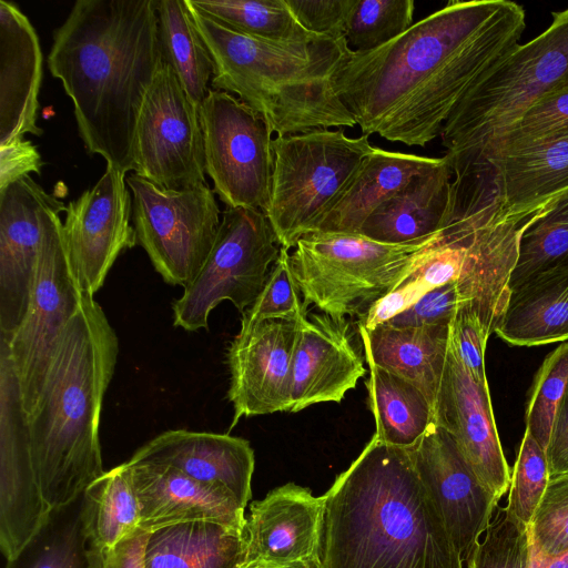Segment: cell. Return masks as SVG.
Returning <instances> with one entry per match:
<instances>
[{
	"label": "cell",
	"instance_id": "43",
	"mask_svg": "<svg viewBox=\"0 0 568 568\" xmlns=\"http://www.w3.org/2000/svg\"><path fill=\"white\" fill-rule=\"evenodd\" d=\"M528 531L534 551L547 557L568 551V473L550 477Z\"/></svg>",
	"mask_w": 568,
	"mask_h": 568
},
{
	"label": "cell",
	"instance_id": "6",
	"mask_svg": "<svg viewBox=\"0 0 568 568\" xmlns=\"http://www.w3.org/2000/svg\"><path fill=\"white\" fill-rule=\"evenodd\" d=\"M568 82V8L549 27L518 44L467 91L445 122L440 139L454 173L486 150L544 95Z\"/></svg>",
	"mask_w": 568,
	"mask_h": 568
},
{
	"label": "cell",
	"instance_id": "33",
	"mask_svg": "<svg viewBox=\"0 0 568 568\" xmlns=\"http://www.w3.org/2000/svg\"><path fill=\"white\" fill-rule=\"evenodd\" d=\"M156 17L163 61L174 71L190 101L199 109L214 73L212 57L185 0H156Z\"/></svg>",
	"mask_w": 568,
	"mask_h": 568
},
{
	"label": "cell",
	"instance_id": "14",
	"mask_svg": "<svg viewBox=\"0 0 568 568\" xmlns=\"http://www.w3.org/2000/svg\"><path fill=\"white\" fill-rule=\"evenodd\" d=\"M50 510L37 478L17 375L0 341V547L7 560L32 538Z\"/></svg>",
	"mask_w": 568,
	"mask_h": 568
},
{
	"label": "cell",
	"instance_id": "45",
	"mask_svg": "<svg viewBox=\"0 0 568 568\" xmlns=\"http://www.w3.org/2000/svg\"><path fill=\"white\" fill-rule=\"evenodd\" d=\"M463 306L457 282L436 287L390 320L382 323L393 327L449 325Z\"/></svg>",
	"mask_w": 568,
	"mask_h": 568
},
{
	"label": "cell",
	"instance_id": "16",
	"mask_svg": "<svg viewBox=\"0 0 568 568\" xmlns=\"http://www.w3.org/2000/svg\"><path fill=\"white\" fill-rule=\"evenodd\" d=\"M125 178V172L106 164L99 181L67 205V253L83 293L92 297L118 256L138 244Z\"/></svg>",
	"mask_w": 568,
	"mask_h": 568
},
{
	"label": "cell",
	"instance_id": "27",
	"mask_svg": "<svg viewBox=\"0 0 568 568\" xmlns=\"http://www.w3.org/2000/svg\"><path fill=\"white\" fill-rule=\"evenodd\" d=\"M443 158L374 148L347 186L318 220L314 232L358 234L365 221L413 178L436 168Z\"/></svg>",
	"mask_w": 568,
	"mask_h": 568
},
{
	"label": "cell",
	"instance_id": "39",
	"mask_svg": "<svg viewBox=\"0 0 568 568\" xmlns=\"http://www.w3.org/2000/svg\"><path fill=\"white\" fill-rule=\"evenodd\" d=\"M550 479L545 449L525 428L508 488L507 515L528 528Z\"/></svg>",
	"mask_w": 568,
	"mask_h": 568
},
{
	"label": "cell",
	"instance_id": "34",
	"mask_svg": "<svg viewBox=\"0 0 568 568\" xmlns=\"http://www.w3.org/2000/svg\"><path fill=\"white\" fill-rule=\"evenodd\" d=\"M83 494L88 526L103 551L140 527L139 499L126 462L104 471Z\"/></svg>",
	"mask_w": 568,
	"mask_h": 568
},
{
	"label": "cell",
	"instance_id": "48",
	"mask_svg": "<svg viewBox=\"0 0 568 568\" xmlns=\"http://www.w3.org/2000/svg\"><path fill=\"white\" fill-rule=\"evenodd\" d=\"M545 452L550 477L568 473V388L557 407Z\"/></svg>",
	"mask_w": 568,
	"mask_h": 568
},
{
	"label": "cell",
	"instance_id": "47",
	"mask_svg": "<svg viewBox=\"0 0 568 568\" xmlns=\"http://www.w3.org/2000/svg\"><path fill=\"white\" fill-rule=\"evenodd\" d=\"M43 161L30 140H17L0 145V190L28 176L40 174Z\"/></svg>",
	"mask_w": 568,
	"mask_h": 568
},
{
	"label": "cell",
	"instance_id": "38",
	"mask_svg": "<svg viewBox=\"0 0 568 568\" xmlns=\"http://www.w3.org/2000/svg\"><path fill=\"white\" fill-rule=\"evenodd\" d=\"M568 388V341L560 343L537 371L526 406V428L546 450L557 407Z\"/></svg>",
	"mask_w": 568,
	"mask_h": 568
},
{
	"label": "cell",
	"instance_id": "9",
	"mask_svg": "<svg viewBox=\"0 0 568 568\" xmlns=\"http://www.w3.org/2000/svg\"><path fill=\"white\" fill-rule=\"evenodd\" d=\"M280 252L262 210L226 207L202 268L173 303L174 326L187 332L207 328L210 313L223 301L243 314L261 293Z\"/></svg>",
	"mask_w": 568,
	"mask_h": 568
},
{
	"label": "cell",
	"instance_id": "10",
	"mask_svg": "<svg viewBox=\"0 0 568 568\" xmlns=\"http://www.w3.org/2000/svg\"><path fill=\"white\" fill-rule=\"evenodd\" d=\"M138 244L165 283L189 285L202 268L221 223L215 193L207 184L166 190L131 173Z\"/></svg>",
	"mask_w": 568,
	"mask_h": 568
},
{
	"label": "cell",
	"instance_id": "21",
	"mask_svg": "<svg viewBox=\"0 0 568 568\" xmlns=\"http://www.w3.org/2000/svg\"><path fill=\"white\" fill-rule=\"evenodd\" d=\"M346 317L306 312L298 320L290 413L320 403H341L366 368Z\"/></svg>",
	"mask_w": 568,
	"mask_h": 568
},
{
	"label": "cell",
	"instance_id": "20",
	"mask_svg": "<svg viewBox=\"0 0 568 568\" xmlns=\"http://www.w3.org/2000/svg\"><path fill=\"white\" fill-rule=\"evenodd\" d=\"M435 424L449 434L478 480L500 500L509 488L511 471L499 439L489 387L469 375L450 338Z\"/></svg>",
	"mask_w": 568,
	"mask_h": 568
},
{
	"label": "cell",
	"instance_id": "22",
	"mask_svg": "<svg viewBox=\"0 0 568 568\" xmlns=\"http://www.w3.org/2000/svg\"><path fill=\"white\" fill-rule=\"evenodd\" d=\"M478 175L505 215L537 211L568 190V130L487 156L454 175Z\"/></svg>",
	"mask_w": 568,
	"mask_h": 568
},
{
	"label": "cell",
	"instance_id": "17",
	"mask_svg": "<svg viewBox=\"0 0 568 568\" xmlns=\"http://www.w3.org/2000/svg\"><path fill=\"white\" fill-rule=\"evenodd\" d=\"M324 495L287 483L250 505L241 568H320Z\"/></svg>",
	"mask_w": 568,
	"mask_h": 568
},
{
	"label": "cell",
	"instance_id": "8",
	"mask_svg": "<svg viewBox=\"0 0 568 568\" xmlns=\"http://www.w3.org/2000/svg\"><path fill=\"white\" fill-rule=\"evenodd\" d=\"M369 136L315 129L276 136L271 197L265 212L281 247L291 250L318 220L373 152Z\"/></svg>",
	"mask_w": 568,
	"mask_h": 568
},
{
	"label": "cell",
	"instance_id": "3",
	"mask_svg": "<svg viewBox=\"0 0 568 568\" xmlns=\"http://www.w3.org/2000/svg\"><path fill=\"white\" fill-rule=\"evenodd\" d=\"M324 506L320 568H463L412 448L373 436Z\"/></svg>",
	"mask_w": 568,
	"mask_h": 568
},
{
	"label": "cell",
	"instance_id": "4",
	"mask_svg": "<svg viewBox=\"0 0 568 568\" xmlns=\"http://www.w3.org/2000/svg\"><path fill=\"white\" fill-rule=\"evenodd\" d=\"M118 353L115 331L100 304L85 295L27 415L37 478L50 509L73 501L104 474L100 416Z\"/></svg>",
	"mask_w": 568,
	"mask_h": 568
},
{
	"label": "cell",
	"instance_id": "29",
	"mask_svg": "<svg viewBox=\"0 0 568 568\" xmlns=\"http://www.w3.org/2000/svg\"><path fill=\"white\" fill-rule=\"evenodd\" d=\"M513 346L568 341V264L540 273L511 291L495 328Z\"/></svg>",
	"mask_w": 568,
	"mask_h": 568
},
{
	"label": "cell",
	"instance_id": "2",
	"mask_svg": "<svg viewBox=\"0 0 568 568\" xmlns=\"http://www.w3.org/2000/svg\"><path fill=\"white\" fill-rule=\"evenodd\" d=\"M47 62L73 103L87 152L133 171L139 114L164 63L156 0L75 1Z\"/></svg>",
	"mask_w": 568,
	"mask_h": 568
},
{
	"label": "cell",
	"instance_id": "49",
	"mask_svg": "<svg viewBox=\"0 0 568 568\" xmlns=\"http://www.w3.org/2000/svg\"><path fill=\"white\" fill-rule=\"evenodd\" d=\"M150 531L138 527L106 552L105 568H143V552Z\"/></svg>",
	"mask_w": 568,
	"mask_h": 568
},
{
	"label": "cell",
	"instance_id": "19",
	"mask_svg": "<svg viewBox=\"0 0 568 568\" xmlns=\"http://www.w3.org/2000/svg\"><path fill=\"white\" fill-rule=\"evenodd\" d=\"M417 474L463 562L467 561L498 507L449 434L432 424L412 448Z\"/></svg>",
	"mask_w": 568,
	"mask_h": 568
},
{
	"label": "cell",
	"instance_id": "15",
	"mask_svg": "<svg viewBox=\"0 0 568 568\" xmlns=\"http://www.w3.org/2000/svg\"><path fill=\"white\" fill-rule=\"evenodd\" d=\"M67 206L30 175L0 190V339L9 342L28 308L45 234Z\"/></svg>",
	"mask_w": 568,
	"mask_h": 568
},
{
	"label": "cell",
	"instance_id": "40",
	"mask_svg": "<svg viewBox=\"0 0 568 568\" xmlns=\"http://www.w3.org/2000/svg\"><path fill=\"white\" fill-rule=\"evenodd\" d=\"M528 528L513 520L505 507H497L485 537L473 549L467 568H529Z\"/></svg>",
	"mask_w": 568,
	"mask_h": 568
},
{
	"label": "cell",
	"instance_id": "32",
	"mask_svg": "<svg viewBox=\"0 0 568 568\" xmlns=\"http://www.w3.org/2000/svg\"><path fill=\"white\" fill-rule=\"evenodd\" d=\"M365 382L368 404L381 442L413 448L435 423V413L423 392L410 382L368 364Z\"/></svg>",
	"mask_w": 568,
	"mask_h": 568
},
{
	"label": "cell",
	"instance_id": "5",
	"mask_svg": "<svg viewBox=\"0 0 568 568\" xmlns=\"http://www.w3.org/2000/svg\"><path fill=\"white\" fill-rule=\"evenodd\" d=\"M185 1L214 63L212 89L236 94L277 136L356 125L333 87V75L349 52L345 38L263 40Z\"/></svg>",
	"mask_w": 568,
	"mask_h": 568
},
{
	"label": "cell",
	"instance_id": "46",
	"mask_svg": "<svg viewBox=\"0 0 568 568\" xmlns=\"http://www.w3.org/2000/svg\"><path fill=\"white\" fill-rule=\"evenodd\" d=\"M357 0H286L297 22L310 33L344 38L347 18Z\"/></svg>",
	"mask_w": 568,
	"mask_h": 568
},
{
	"label": "cell",
	"instance_id": "1",
	"mask_svg": "<svg viewBox=\"0 0 568 568\" xmlns=\"http://www.w3.org/2000/svg\"><path fill=\"white\" fill-rule=\"evenodd\" d=\"M525 27L516 2L449 1L377 49L349 50L333 87L363 134L424 148Z\"/></svg>",
	"mask_w": 568,
	"mask_h": 568
},
{
	"label": "cell",
	"instance_id": "28",
	"mask_svg": "<svg viewBox=\"0 0 568 568\" xmlns=\"http://www.w3.org/2000/svg\"><path fill=\"white\" fill-rule=\"evenodd\" d=\"M449 325L357 326L367 364L414 384L426 396L435 413L448 353Z\"/></svg>",
	"mask_w": 568,
	"mask_h": 568
},
{
	"label": "cell",
	"instance_id": "7",
	"mask_svg": "<svg viewBox=\"0 0 568 568\" xmlns=\"http://www.w3.org/2000/svg\"><path fill=\"white\" fill-rule=\"evenodd\" d=\"M437 234L402 245L355 233L304 235L290 257L305 306L313 304L334 317L362 318L405 277L419 252Z\"/></svg>",
	"mask_w": 568,
	"mask_h": 568
},
{
	"label": "cell",
	"instance_id": "24",
	"mask_svg": "<svg viewBox=\"0 0 568 568\" xmlns=\"http://www.w3.org/2000/svg\"><path fill=\"white\" fill-rule=\"evenodd\" d=\"M126 463L139 499L140 528L152 531L192 520L244 527L245 508L227 489L192 479L170 466Z\"/></svg>",
	"mask_w": 568,
	"mask_h": 568
},
{
	"label": "cell",
	"instance_id": "11",
	"mask_svg": "<svg viewBox=\"0 0 568 568\" xmlns=\"http://www.w3.org/2000/svg\"><path fill=\"white\" fill-rule=\"evenodd\" d=\"M205 173L226 207L266 212L271 197L274 150L264 119L233 94L210 89L199 106Z\"/></svg>",
	"mask_w": 568,
	"mask_h": 568
},
{
	"label": "cell",
	"instance_id": "13",
	"mask_svg": "<svg viewBox=\"0 0 568 568\" xmlns=\"http://www.w3.org/2000/svg\"><path fill=\"white\" fill-rule=\"evenodd\" d=\"M132 172L166 190L207 184L199 109L166 63L139 114Z\"/></svg>",
	"mask_w": 568,
	"mask_h": 568
},
{
	"label": "cell",
	"instance_id": "35",
	"mask_svg": "<svg viewBox=\"0 0 568 568\" xmlns=\"http://www.w3.org/2000/svg\"><path fill=\"white\" fill-rule=\"evenodd\" d=\"M568 264V190L544 205L520 239L511 291L546 271Z\"/></svg>",
	"mask_w": 568,
	"mask_h": 568
},
{
	"label": "cell",
	"instance_id": "18",
	"mask_svg": "<svg viewBox=\"0 0 568 568\" xmlns=\"http://www.w3.org/2000/svg\"><path fill=\"white\" fill-rule=\"evenodd\" d=\"M297 329L298 321L283 318L241 325L226 352L234 409L230 429L242 417L290 412Z\"/></svg>",
	"mask_w": 568,
	"mask_h": 568
},
{
	"label": "cell",
	"instance_id": "42",
	"mask_svg": "<svg viewBox=\"0 0 568 568\" xmlns=\"http://www.w3.org/2000/svg\"><path fill=\"white\" fill-rule=\"evenodd\" d=\"M307 312L292 272L290 251L281 247L280 255L266 277L255 302L242 314L241 325L263 320L298 321Z\"/></svg>",
	"mask_w": 568,
	"mask_h": 568
},
{
	"label": "cell",
	"instance_id": "23",
	"mask_svg": "<svg viewBox=\"0 0 568 568\" xmlns=\"http://www.w3.org/2000/svg\"><path fill=\"white\" fill-rule=\"evenodd\" d=\"M129 462L170 466L203 484L221 486L243 508L252 497L254 450L248 440L230 434L166 430L141 446Z\"/></svg>",
	"mask_w": 568,
	"mask_h": 568
},
{
	"label": "cell",
	"instance_id": "41",
	"mask_svg": "<svg viewBox=\"0 0 568 568\" xmlns=\"http://www.w3.org/2000/svg\"><path fill=\"white\" fill-rule=\"evenodd\" d=\"M566 130H568V82L538 100L514 126L486 150L474 165L495 153Z\"/></svg>",
	"mask_w": 568,
	"mask_h": 568
},
{
	"label": "cell",
	"instance_id": "37",
	"mask_svg": "<svg viewBox=\"0 0 568 568\" xmlns=\"http://www.w3.org/2000/svg\"><path fill=\"white\" fill-rule=\"evenodd\" d=\"M413 0H357L345 26L344 38L349 50L377 49L413 26Z\"/></svg>",
	"mask_w": 568,
	"mask_h": 568
},
{
	"label": "cell",
	"instance_id": "25",
	"mask_svg": "<svg viewBox=\"0 0 568 568\" xmlns=\"http://www.w3.org/2000/svg\"><path fill=\"white\" fill-rule=\"evenodd\" d=\"M42 52L38 34L17 4L0 0V145L37 136Z\"/></svg>",
	"mask_w": 568,
	"mask_h": 568
},
{
	"label": "cell",
	"instance_id": "50",
	"mask_svg": "<svg viewBox=\"0 0 568 568\" xmlns=\"http://www.w3.org/2000/svg\"><path fill=\"white\" fill-rule=\"evenodd\" d=\"M529 568H568V551L547 557L534 551L530 547Z\"/></svg>",
	"mask_w": 568,
	"mask_h": 568
},
{
	"label": "cell",
	"instance_id": "12",
	"mask_svg": "<svg viewBox=\"0 0 568 568\" xmlns=\"http://www.w3.org/2000/svg\"><path fill=\"white\" fill-rule=\"evenodd\" d=\"M84 296L69 261L63 223L58 217L43 241L27 313L11 339L2 341L12 361L27 415L38 404L59 339Z\"/></svg>",
	"mask_w": 568,
	"mask_h": 568
},
{
	"label": "cell",
	"instance_id": "30",
	"mask_svg": "<svg viewBox=\"0 0 568 568\" xmlns=\"http://www.w3.org/2000/svg\"><path fill=\"white\" fill-rule=\"evenodd\" d=\"M244 557V527L192 520L150 531L143 568H241Z\"/></svg>",
	"mask_w": 568,
	"mask_h": 568
},
{
	"label": "cell",
	"instance_id": "26",
	"mask_svg": "<svg viewBox=\"0 0 568 568\" xmlns=\"http://www.w3.org/2000/svg\"><path fill=\"white\" fill-rule=\"evenodd\" d=\"M453 171L444 162L413 178L379 205L358 234L386 244L427 240L444 229L452 202Z\"/></svg>",
	"mask_w": 568,
	"mask_h": 568
},
{
	"label": "cell",
	"instance_id": "44",
	"mask_svg": "<svg viewBox=\"0 0 568 568\" xmlns=\"http://www.w3.org/2000/svg\"><path fill=\"white\" fill-rule=\"evenodd\" d=\"M490 334L478 316L459 308L449 325L450 343L469 375L480 385L489 387L485 369V351Z\"/></svg>",
	"mask_w": 568,
	"mask_h": 568
},
{
	"label": "cell",
	"instance_id": "36",
	"mask_svg": "<svg viewBox=\"0 0 568 568\" xmlns=\"http://www.w3.org/2000/svg\"><path fill=\"white\" fill-rule=\"evenodd\" d=\"M196 9L229 27L268 41L306 42L320 38L306 31L286 0H189Z\"/></svg>",
	"mask_w": 568,
	"mask_h": 568
},
{
	"label": "cell",
	"instance_id": "31",
	"mask_svg": "<svg viewBox=\"0 0 568 568\" xmlns=\"http://www.w3.org/2000/svg\"><path fill=\"white\" fill-rule=\"evenodd\" d=\"M105 557L88 526L82 493L52 508L32 538L7 560L6 568H105Z\"/></svg>",
	"mask_w": 568,
	"mask_h": 568
}]
</instances>
